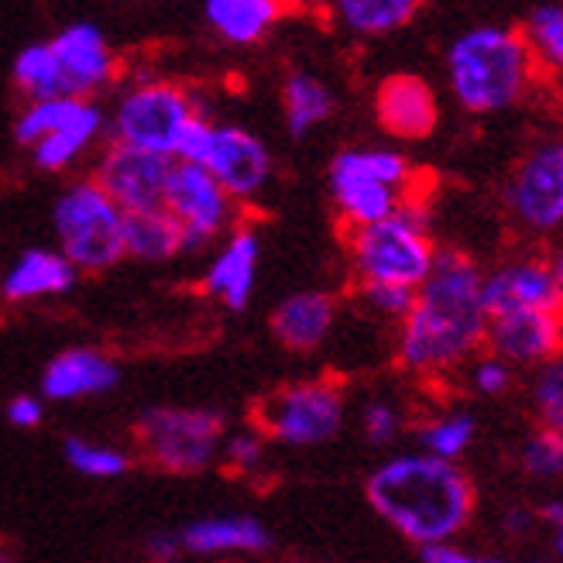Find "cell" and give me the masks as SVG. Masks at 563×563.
<instances>
[{
	"instance_id": "1",
	"label": "cell",
	"mask_w": 563,
	"mask_h": 563,
	"mask_svg": "<svg viewBox=\"0 0 563 563\" xmlns=\"http://www.w3.org/2000/svg\"><path fill=\"white\" fill-rule=\"evenodd\" d=\"M485 336V272L464 251H440L399 323L396 361L409 375H443L474 357Z\"/></svg>"
},
{
	"instance_id": "2",
	"label": "cell",
	"mask_w": 563,
	"mask_h": 563,
	"mask_svg": "<svg viewBox=\"0 0 563 563\" xmlns=\"http://www.w3.org/2000/svg\"><path fill=\"white\" fill-rule=\"evenodd\" d=\"M372 509L409 543H450L474 516V485L454 464L430 454H399L364 485Z\"/></svg>"
},
{
	"instance_id": "3",
	"label": "cell",
	"mask_w": 563,
	"mask_h": 563,
	"mask_svg": "<svg viewBox=\"0 0 563 563\" xmlns=\"http://www.w3.org/2000/svg\"><path fill=\"white\" fill-rule=\"evenodd\" d=\"M446 79L457 103L471 114H495L526 97L537 79V59L519 27L477 24L446 52Z\"/></svg>"
},
{
	"instance_id": "4",
	"label": "cell",
	"mask_w": 563,
	"mask_h": 563,
	"mask_svg": "<svg viewBox=\"0 0 563 563\" xmlns=\"http://www.w3.org/2000/svg\"><path fill=\"white\" fill-rule=\"evenodd\" d=\"M347 251L357 286H391L409 292L430 278L440 255L427 231V217L412 200L382 223L347 231Z\"/></svg>"
},
{
	"instance_id": "5",
	"label": "cell",
	"mask_w": 563,
	"mask_h": 563,
	"mask_svg": "<svg viewBox=\"0 0 563 563\" xmlns=\"http://www.w3.org/2000/svg\"><path fill=\"white\" fill-rule=\"evenodd\" d=\"M223 412L189 406H152L134 419L141 457L165 474H200L220 454Z\"/></svg>"
},
{
	"instance_id": "6",
	"label": "cell",
	"mask_w": 563,
	"mask_h": 563,
	"mask_svg": "<svg viewBox=\"0 0 563 563\" xmlns=\"http://www.w3.org/2000/svg\"><path fill=\"white\" fill-rule=\"evenodd\" d=\"M55 234L76 272H107L124 258V213L93 179H79L55 203Z\"/></svg>"
},
{
	"instance_id": "7",
	"label": "cell",
	"mask_w": 563,
	"mask_h": 563,
	"mask_svg": "<svg viewBox=\"0 0 563 563\" xmlns=\"http://www.w3.org/2000/svg\"><path fill=\"white\" fill-rule=\"evenodd\" d=\"M344 427V391L333 382L278 385L251 406V430L289 446H313Z\"/></svg>"
},
{
	"instance_id": "8",
	"label": "cell",
	"mask_w": 563,
	"mask_h": 563,
	"mask_svg": "<svg viewBox=\"0 0 563 563\" xmlns=\"http://www.w3.org/2000/svg\"><path fill=\"white\" fill-rule=\"evenodd\" d=\"M200 114L186 87L168 79L141 82L134 87L114 114V134L121 145L145 148L165 158H176L183 128Z\"/></svg>"
},
{
	"instance_id": "9",
	"label": "cell",
	"mask_w": 563,
	"mask_h": 563,
	"mask_svg": "<svg viewBox=\"0 0 563 563\" xmlns=\"http://www.w3.org/2000/svg\"><path fill=\"white\" fill-rule=\"evenodd\" d=\"M509 210L532 234L563 228V137L540 141L509 179Z\"/></svg>"
},
{
	"instance_id": "10",
	"label": "cell",
	"mask_w": 563,
	"mask_h": 563,
	"mask_svg": "<svg viewBox=\"0 0 563 563\" xmlns=\"http://www.w3.org/2000/svg\"><path fill=\"white\" fill-rule=\"evenodd\" d=\"M176 158H165L145 148H131L114 141L93 168V183L107 192V200L121 213L162 210L168 176H173Z\"/></svg>"
},
{
	"instance_id": "11",
	"label": "cell",
	"mask_w": 563,
	"mask_h": 563,
	"mask_svg": "<svg viewBox=\"0 0 563 563\" xmlns=\"http://www.w3.org/2000/svg\"><path fill=\"white\" fill-rule=\"evenodd\" d=\"M231 196L203 165L176 162L165 189V210L179 220L186 251H203L231 223Z\"/></svg>"
},
{
	"instance_id": "12",
	"label": "cell",
	"mask_w": 563,
	"mask_h": 563,
	"mask_svg": "<svg viewBox=\"0 0 563 563\" xmlns=\"http://www.w3.org/2000/svg\"><path fill=\"white\" fill-rule=\"evenodd\" d=\"M203 168L231 200H255L272 179V152L258 134L234 124H217Z\"/></svg>"
},
{
	"instance_id": "13",
	"label": "cell",
	"mask_w": 563,
	"mask_h": 563,
	"mask_svg": "<svg viewBox=\"0 0 563 563\" xmlns=\"http://www.w3.org/2000/svg\"><path fill=\"white\" fill-rule=\"evenodd\" d=\"M485 344L505 364H547L563 354V309H526L488 320Z\"/></svg>"
},
{
	"instance_id": "14",
	"label": "cell",
	"mask_w": 563,
	"mask_h": 563,
	"mask_svg": "<svg viewBox=\"0 0 563 563\" xmlns=\"http://www.w3.org/2000/svg\"><path fill=\"white\" fill-rule=\"evenodd\" d=\"M52 55H55V66L63 73L66 82V93L87 100L90 93L103 90L110 79H114V52H110L107 38L97 24H69L63 27L59 35L48 42Z\"/></svg>"
},
{
	"instance_id": "15",
	"label": "cell",
	"mask_w": 563,
	"mask_h": 563,
	"mask_svg": "<svg viewBox=\"0 0 563 563\" xmlns=\"http://www.w3.org/2000/svg\"><path fill=\"white\" fill-rule=\"evenodd\" d=\"M375 118L391 137L422 141L440 124V103L427 79L412 73H391L375 90Z\"/></svg>"
},
{
	"instance_id": "16",
	"label": "cell",
	"mask_w": 563,
	"mask_h": 563,
	"mask_svg": "<svg viewBox=\"0 0 563 563\" xmlns=\"http://www.w3.org/2000/svg\"><path fill=\"white\" fill-rule=\"evenodd\" d=\"M485 309L488 320L505 313H526V309H563L553 272L547 258H519L498 265L485 275Z\"/></svg>"
},
{
	"instance_id": "17",
	"label": "cell",
	"mask_w": 563,
	"mask_h": 563,
	"mask_svg": "<svg viewBox=\"0 0 563 563\" xmlns=\"http://www.w3.org/2000/svg\"><path fill=\"white\" fill-rule=\"evenodd\" d=\"M121 368L107 354L93 347H73L48 361L42 375V391L48 399H79V396H100V391L118 388Z\"/></svg>"
},
{
	"instance_id": "18",
	"label": "cell",
	"mask_w": 563,
	"mask_h": 563,
	"mask_svg": "<svg viewBox=\"0 0 563 563\" xmlns=\"http://www.w3.org/2000/svg\"><path fill=\"white\" fill-rule=\"evenodd\" d=\"M333 320H336V302L330 292H296L275 306L272 333L278 336L282 347L309 354L327 341Z\"/></svg>"
},
{
	"instance_id": "19",
	"label": "cell",
	"mask_w": 563,
	"mask_h": 563,
	"mask_svg": "<svg viewBox=\"0 0 563 563\" xmlns=\"http://www.w3.org/2000/svg\"><path fill=\"white\" fill-rule=\"evenodd\" d=\"M255 272H258V234L251 228H238L228 244L220 247V255L203 275V289L217 296L228 309H244L255 289Z\"/></svg>"
},
{
	"instance_id": "20",
	"label": "cell",
	"mask_w": 563,
	"mask_h": 563,
	"mask_svg": "<svg viewBox=\"0 0 563 563\" xmlns=\"http://www.w3.org/2000/svg\"><path fill=\"white\" fill-rule=\"evenodd\" d=\"M330 192H333L336 210H341V217L347 223V231L382 223L391 213H399L402 203L409 200V196L396 186L364 179V176L347 173V168H336V165H330Z\"/></svg>"
},
{
	"instance_id": "21",
	"label": "cell",
	"mask_w": 563,
	"mask_h": 563,
	"mask_svg": "<svg viewBox=\"0 0 563 563\" xmlns=\"http://www.w3.org/2000/svg\"><path fill=\"white\" fill-rule=\"evenodd\" d=\"M79 272L69 265L63 251H24L14 268L0 282V296L8 302H32L45 296H63L76 286Z\"/></svg>"
},
{
	"instance_id": "22",
	"label": "cell",
	"mask_w": 563,
	"mask_h": 563,
	"mask_svg": "<svg viewBox=\"0 0 563 563\" xmlns=\"http://www.w3.org/2000/svg\"><path fill=\"white\" fill-rule=\"evenodd\" d=\"M183 550L189 553H262L268 550L272 537L258 519L223 516V519H200L179 532Z\"/></svg>"
},
{
	"instance_id": "23",
	"label": "cell",
	"mask_w": 563,
	"mask_h": 563,
	"mask_svg": "<svg viewBox=\"0 0 563 563\" xmlns=\"http://www.w3.org/2000/svg\"><path fill=\"white\" fill-rule=\"evenodd\" d=\"M186 251L179 220L162 210L124 213V255L141 262H173Z\"/></svg>"
},
{
	"instance_id": "24",
	"label": "cell",
	"mask_w": 563,
	"mask_h": 563,
	"mask_svg": "<svg viewBox=\"0 0 563 563\" xmlns=\"http://www.w3.org/2000/svg\"><path fill=\"white\" fill-rule=\"evenodd\" d=\"M282 18V8L275 0H210L207 21L210 27L234 45H255L262 42L272 24Z\"/></svg>"
},
{
	"instance_id": "25",
	"label": "cell",
	"mask_w": 563,
	"mask_h": 563,
	"mask_svg": "<svg viewBox=\"0 0 563 563\" xmlns=\"http://www.w3.org/2000/svg\"><path fill=\"white\" fill-rule=\"evenodd\" d=\"M282 107H286V128L292 137H306L333 114V93L323 79L309 73H292L282 82Z\"/></svg>"
},
{
	"instance_id": "26",
	"label": "cell",
	"mask_w": 563,
	"mask_h": 563,
	"mask_svg": "<svg viewBox=\"0 0 563 563\" xmlns=\"http://www.w3.org/2000/svg\"><path fill=\"white\" fill-rule=\"evenodd\" d=\"M93 103L90 100H79V97H55V100H38L24 110L14 124V137L18 145L24 148H35L38 141L59 134L66 128H73L82 114H87Z\"/></svg>"
},
{
	"instance_id": "27",
	"label": "cell",
	"mask_w": 563,
	"mask_h": 563,
	"mask_svg": "<svg viewBox=\"0 0 563 563\" xmlns=\"http://www.w3.org/2000/svg\"><path fill=\"white\" fill-rule=\"evenodd\" d=\"M100 131H103V114H100V107H90L87 114H82L73 128H66L59 134L38 141V145L32 148L35 165L38 168H48V173H63V168H69L82 152L90 148V141Z\"/></svg>"
},
{
	"instance_id": "28",
	"label": "cell",
	"mask_w": 563,
	"mask_h": 563,
	"mask_svg": "<svg viewBox=\"0 0 563 563\" xmlns=\"http://www.w3.org/2000/svg\"><path fill=\"white\" fill-rule=\"evenodd\" d=\"M416 11V0H341L336 4V18L357 35H388L409 24Z\"/></svg>"
},
{
	"instance_id": "29",
	"label": "cell",
	"mask_w": 563,
	"mask_h": 563,
	"mask_svg": "<svg viewBox=\"0 0 563 563\" xmlns=\"http://www.w3.org/2000/svg\"><path fill=\"white\" fill-rule=\"evenodd\" d=\"M14 82L24 97H32V103L38 100H55V97H69L63 73L55 66V55L48 48V42L27 45L18 59H14Z\"/></svg>"
},
{
	"instance_id": "30",
	"label": "cell",
	"mask_w": 563,
	"mask_h": 563,
	"mask_svg": "<svg viewBox=\"0 0 563 563\" xmlns=\"http://www.w3.org/2000/svg\"><path fill=\"white\" fill-rule=\"evenodd\" d=\"M330 165L336 168H347V173H357L364 179H375L385 186H396L406 192L409 179H412V168L406 162V155L399 152H388V148H347L336 155Z\"/></svg>"
},
{
	"instance_id": "31",
	"label": "cell",
	"mask_w": 563,
	"mask_h": 563,
	"mask_svg": "<svg viewBox=\"0 0 563 563\" xmlns=\"http://www.w3.org/2000/svg\"><path fill=\"white\" fill-rule=\"evenodd\" d=\"M522 38L532 52V59H537V66L563 73V8L560 4L532 8L522 27Z\"/></svg>"
},
{
	"instance_id": "32",
	"label": "cell",
	"mask_w": 563,
	"mask_h": 563,
	"mask_svg": "<svg viewBox=\"0 0 563 563\" xmlns=\"http://www.w3.org/2000/svg\"><path fill=\"white\" fill-rule=\"evenodd\" d=\"M474 440V416L471 412H446L430 419L427 427L419 430V443L427 446L422 454L440 457V461H454L464 454Z\"/></svg>"
},
{
	"instance_id": "33",
	"label": "cell",
	"mask_w": 563,
	"mask_h": 563,
	"mask_svg": "<svg viewBox=\"0 0 563 563\" xmlns=\"http://www.w3.org/2000/svg\"><path fill=\"white\" fill-rule=\"evenodd\" d=\"M529 402L532 412L540 416L543 430L563 433V354L537 368L529 382Z\"/></svg>"
},
{
	"instance_id": "34",
	"label": "cell",
	"mask_w": 563,
	"mask_h": 563,
	"mask_svg": "<svg viewBox=\"0 0 563 563\" xmlns=\"http://www.w3.org/2000/svg\"><path fill=\"white\" fill-rule=\"evenodd\" d=\"M66 457L79 474L90 477H121L131 471V457L118 446H103V443H90V440H66Z\"/></svg>"
},
{
	"instance_id": "35",
	"label": "cell",
	"mask_w": 563,
	"mask_h": 563,
	"mask_svg": "<svg viewBox=\"0 0 563 563\" xmlns=\"http://www.w3.org/2000/svg\"><path fill=\"white\" fill-rule=\"evenodd\" d=\"M519 461H522V471L532 477L563 474V433L537 430L532 437H526V443L519 450Z\"/></svg>"
},
{
	"instance_id": "36",
	"label": "cell",
	"mask_w": 563,
	"mask_h": 563,
	"mask_svg": "<svg viewBox=\"0 0 563 563\" xmlns=\"http://www.w3.org/2000/svg\"><path fill=\"white\" fill-rule=\"evenodd\" d=\"M361 430H364V437H368L372 443H391V440L399 437V430H402V416H399L396 406L375 399V402L364 406V412H361Z\"/></svg>"
},
{
	"instance_id": "37",
	"label": "cell",
	"mask_w": 563,
	"mask_h": 563,
	"mask_svg": "<svg viewBox=\"0 0 563 563\" xmlns=\"http://www.w3.org/2000/svg\"><path fill=\"white\" fill-rule=\"evenodd\" d=\"M220 454L228 457L231 471L238 474H247V471H255L265 457V437L255 433V430H244V433H234L228 443L220 446Z\"/></svg>"
},
{
	"instance_id": "38",
	"label": "cell",
	"mask_w": 563,
	"mask_h": 563,
	"mask_svg": "<svg viewBox=\"0 0 563 563\" xmlns=\"http://www.w3.org/2000/svg\"><path fill=\"white\" fill-rule=\"evenodd\" d=\"M213 128L203 114H196L183 134H179V145H176V162H189V165H203L207 155H210V145H213Z\"/></svg>"
},
{
	"instance_id": "39",
	"label": "cell",
	"mask_w": 563,
	"mask_h": 563,
	"mask_svg": "<svg viewBox=\"0 0 563 563\" xmlns=\"http://www.w3.org/2000/svg\"><path fill=\"white\" fill-rule=\"evenodd\" d=\"M471 385L482 391V396H501L505 388L512 385V364H505L501 357L488 354V357H477L471 364Z\"/></svg>"
},
{
	"instance_id": "40",
	"label": "cell",
	"mask_w": 563,
	"mask_h": 563,
	"mask_svg": "<svg viewBox=\"0 0 563 563\" xmlns=\"http://www.w3.org/2000/svg\"><path fill=\"white\" fill-rule=\"evenodd\" d=\"M364 302H368L375 313L382 317H396L402 323V317L409 313V306H412V296L409 289H391V286H357Z\"/></svg>"
},
{
	"instance_id": "41",
	"label": "cell",
	"mask_w": 563,
	"mask_h": 563,
	"mask_svg": "<svg viewBox=\"0 0 563 563\" xmlns=\"http://www.w3.org/2000/svg\"><path fill=\"white\" fill-rule=\"evenodd\" d=\"M8 422L18 430H32L42 422V402L35 396H14L8 402Z\"/></svg>"
},
{
	"instance_id": "42",
	"label": "cell",
	"mask_w": 563,
	"mask_h": 563,
	"mask_svg": "<svg viewBox=\"0 0 563 563\" xmlns=\"http://www.w3.org/2000/svg\"><path fill=\"white\" fill-rule=\"evenodd\" d=\"M145 553L152 563H173L183 553L179 532H152V537L145 540Z\"/></svg>"
},
{
	"instance_id": "43",
	"label": "cell",
	"mask_w": 563,
	"mask_h": 563,
	"mask_svg": "<svg viewBox=\"0 0 563 563\" xmlns=\"http://www.w3.org/2000/svg\"><path fill=\"white\" fill-rule=\"evenodd\" d=\"M422 563H501L495 556H477V553H467V550H457L450 543H440V547H427L422 550Z\"/></svg>"
},
{
	"instance_id": "44",
	"label": "cell",
	"mask_w": 563,
	"mask_h": 563,
	"mask_svg": "<svg viewBox=\"0 0 563 563\" xmlns=\"http://www.w3.org/2000/svg\"><path fill=\"white\" fill-rule=\"evenodd\" d=\"M547 265H550V272H553V282H556V292H560V299H563V247H553V251H550V258H547Z\"/></svg>"
},
{
	"instance_id": "45",
	"label": "cell",
	"mask_w": 563,
	"mask_h": 563,
	"mask_svg": "<svg viewBox=\"0 0 563 563\" xmlns=\"http://www.w3.org/2000/svg\"><path fill=\"white\" fill-rule=\"evenodd\" d=\"M547 519H553V526H556V550L563 553V505H550Z\"/></svg>"
},
{
	"instance_id": "46",
	"label": "cell",
	"mask_w": 563,
	"mask_h": 563,
	"mask_svg": "<svg viewBox=\"0 0 563 563\" xmlns=\"http://www.w3.org/2000/svg\"><path fill=\"white\" fill-rule=\"evenodd\" d=\"M0 563H18V560L11 553H0Z\"/></svg>"
}]
</instances>
